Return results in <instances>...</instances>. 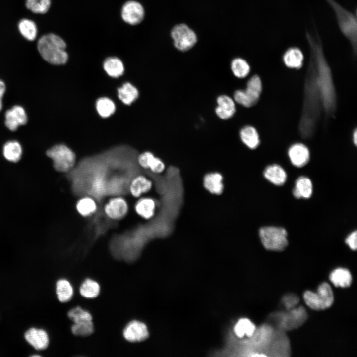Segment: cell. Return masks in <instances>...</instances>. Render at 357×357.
<instances>
[{"mask_svg": "<svg viewBox=\"0 0 357 357\" xmlns=\"http://www.w3.org/2000/svg\"><path fill=\"white\" fill-rule=\"evenodd\" d=\"M313 186L311 180L304 176L297 178L295 182V186L293 193L295 197L299 198H309L312 194Z\"/></svg>", "mask_w": 357, "mask_h": 357, "instance_id": "cell-20", "label": "cell"}, {"mask_svg": "<svg viewBox=\"0 0 357 357\" xmlns=\"http://www.w3.org/2000/svg\"><path fill=\"white\" fill-rule=\"evenodd\" d=\"M66 47L61 38L52 33L42 36L37 45L38 51L44 60L55 65L63 64L67 61Z\"/></svg>", "mask_w": 357, "mask_h": 357, "instance_id": "cell-1", "label": "cell"}, {"mask_svg": "<svg viewBox=\"0 0 357 357\" xmlns=\"http://www.w3.org/2000/svg\"><path fill=\"white\" fill-rule=\"evenodd\" d=\"M156 203L151 198H144L139 200L135 205L136 212L145 219H149L154 214Z\"/></svg>", "mask_w": 357, "mask_h": 357, "instance_id": "cell-26", "label": "cell"}, {"mask_svg": "<svg viewBox=\"0 0 357 357\" xmlns=\"http://www.w3.org/2000/svg\"><path fill=\"white\" fill-rule=\"evenodd\" d=\"M334 12L339 28L348 40L354 56L357 51V11H349L335 0H325Z\"/></svg>", "mask_w": 357, "mask_h": 357, "instance_id": "cell-2", "label": "cell"}, {"mask_svg": "<svg viewBox=\"0 0 357 357\" xmlns=\"http://www.w3.org/2000/svg\"><path fill=\"white\" fill-rule=\"evenodd\" d=\"M329 279L336 287L346 288L350 286L352 277L350 271L345 268H338L333 271Z\"/></svg>", "mask_w": 357, "mask_h": 357, "instance_id": "cell-21", "label": "cell"}, {"mask_svg": "<svg viewBox=\"0 0 357 357\" xmlns=\"http://www.w3.org/2000/svg\"><path fill=\"white\" fill-rule=\"evenodd\" d=\"M282 303L287 310L293 309L298 304L299 298L296 295L290 294L285 295L282 298Z\"/></svg>", "mask_w": 357, "mask_h": 357, "instance_id": "cell-37", "label": "cell"}, {"mask_svg": "<svg viewBox=\"0 0 357 357\" xmlns=\"http://www.w3.org/2000/svg\"><path fill=\"white\" fill-rule=\"evenodd\" d=\"M288 312L277 314L278 325L281 330H291L301 325L306 320L307 314L303 307H295Z\"/></svg>", "mask_w": 357, "mask_h": 357, "instance_id": "cell-7", "label": "cell"}, {"mask_svg": "<svg viewBox=\"0 0 357 357\" xmlns=\"http://www.w3.org/2000/svg\"><path fill=\"white\" fill-rule=\"evenodd\" d=\"M6 87L5 83L0 80V112L2 108V98L5 92Z\"/></svg>", "mask_w": 357, "mask_h": 357, "instance_id": "cell-41", "label": "cell"}, {"mask_svg": "<svg viewBox=\"0 0 357 357\" xmlns=\"http://www.w3.org/2000/svg\"><path fill=\"white\" fill-rule=\"evenodd\" d=\"M243 89L244 95L251 108L259 102L263 91L262 81L260 76L254 74L251 76Z\"/></svg>", "mask_w": 357, "mask_h": 357, "instance_id": "cell-10", "label": "cell"}, {"mask_svg": "<svg viewBox=\"0 0 357 357\" xmlns=\"http://www.w3.org/2000/svg\"><path fill=\"white\" fill-rule=\"evenodd\" d=\"M304 56L301 50L297 47H290L283 53L282 61L287 68L300 69L304 64Z\"/></svg>", "mask_w": 357, "mask_h": 357, "instance_id": "cell-14", "label": "cell"}, {"mask_svg": "<svg viewBox=\"0 0 357 357\" xmlns=\"http://www.w3.org/2000/svg\"><path fill=\"white\" fill-rule=\"evenodd\" d=\"M71 330L75 335L87 336L93 333L94 326L92 321L75 323L72 326Z\"/></svg>", "mask_w": 357, "mask_h": 357, "instance_id": "cell-35", "label": "cell"}, {"mask_svg": "<svg viewBox=\"0 0 357 357\" xmlns=\"http://www.w3.org/2000/svg\"><path fill=\"white\" fill-rule=\"evenodd\" d=\"M259 235L262 245L267 250L281 251L288 245L287 233L283 228L263 227L259 229Z\"/></svg>", "mask_w": 357, "mask_h": 357, "instance_id": "cell-3", "label": "cell"}, {"mask_svg": "<svg viewBox=\"0 0 357 357\" xmlns=\"http://www.w3.org/2000/svg\"><path fill=\"white\" fill-rule=\"evenodd\" d=\"M119 99L125 104H131L138 96L136 87L129 83L124 84L118 89Z\"/></svg>", "mask_w": 357, "mask_h": 357, "instance_id": "cell-29", "label": "cell"}, {"mask_svg": "<svg viewBox=\"0 0 357 357\" xmlns=\"http://www.w3.org/2000/svg\"><path fill=\"white\" fill-rule=\"evenodd\" d=\"M18 29L21 35L27 40H34L37 36L36 24L32 20L23 19L18 24Z\"/></svg>", "mask_w": 357, "mask_h": 357, "instance_id": "cell-30", "label": "cell"}, {"mask_svg": "<svg viewBox=\"0 0 357 357\" xmlns=\"http://www.w3.org/2000/svg\"><path fill=\"white\" fill-rule=\"evenodd\" d=\"M306 305L313 310H324L330 307L334 301V294L331 286L327 283L320 284L316 292L306 291L303 294Z\"/></svg>", "mask_w": 357, "mask_h": 357, "instance_id": "cell-4", "label": "cell"}, {"mask_svg": "<svg viewBox=\"0 0 357 357\" xmlns=\"http://www.w3.org/2000/svg\"><path fill=\"white\" fill-rule=\"evenodd\" d=\"M115 108L114 103L109 98H101L96 102L97 112L103 118H107L112 115Z\"/></svg>", "mask_w": 357, "mask_h": 357, "instance_id": "cell-32", "label": "cell"}, {"mask_svg": "<svg viewBox=\"0 0 357 357\" xmlns=\"http://www.w3.org/2000/svg\"><path fill=\"white\" fill-rule=\"evenodd\" d=\"M103 67L106 73L113 77H119L124 71L122 62L116 57L107 58L104 62Z\"/></svg>", "mask_w": 357, "mask_h": 357, "instance_id": "cell-27", "label": "cell"}, {"mask_svg": "<svg viewBox=\"0 0 357 357\" xmlns=\"http://www.w3.org/2000/svg\"><path fill=\"white\" fill-rule=\"evenodd\" d=\"M256 328L254 324L249 319L242 318L237 321L231 330L236 336L241 338L252 335Z\"/></svg>", "mask_w": 357, "mask_h": 357, "instance_id": "cell-25", "label": "cell"}, {"mask_svg": "<svg viewBox=\"0 0 357 357\" xmlns=\"http://www.w3.org/2000/svg\"><path fill=\"white\" fill-rule=\"evenodd\" d=\"M26 341L35 349H46L49 343V338L46 331L42 329L31 328L24 334Z\"/></svg>", "mask_w": 357, "mask_h": 357, "instance_id": "cell-15", "label": "cell"}, {"mask_svg": "<svg viewBox=\"0 0 357 357\" xmlns=\"http://www.w3.org/2000/svg\"><path fill=\"white\" fill-rule=\"evenodd\" d=\"M346 243L353 250H356L357 247V232L355 230L351 233L345 240Z\"/></svg>", "mask_w": 357, "mask_h": 357, "instance_id": "cell-40", "label": "cell"}, {"mask_svg": "<svg viewBox=\"0 0 357 357\" xmlns=\"http://www.w3.org/2000/svg\"><path fill=\"white\" fill-rule=\"evenodd\" d=\"M99 292L100 286L99 284L90 279H86L80 287L81 295L86 298H94L99 295Z\"/></svg>", "mask_w": 357, "mask_h": 357, "instance_id": "cell-31", "label": "cell"}, {"mask_svg": "<svg viewBox=\"0 0 357 357\" xmlns=\"http://www.w3.org/2000/svg\"><path fill=\"white\" fill-rule=\"evenodd\" d=\"M56 291L58 299L61 302L70 300L73 294L72 286L65 279H60L57 282Z\"/></svg>", "mask_w": 357, "mask_h": 357, "instance_id": "cell-28", "label": "cell"}, {"mask_svg": "<svg viewBox=\"0 0 357 357\" xmlns=\"http://www.w3.org/2000/svg\"><path fill=\"white\" fill-rule=\"evenodd\" d=\"M5 124L11 131L16 130L27 122V116L24 109L15 105L7 110L5 114Z\"/></svg>", "mask_w": 357, "mask_h": 357, "instance_id": "cell-12", "label": "cell"}, {"mask_svg": "<svg viewBox=\"0 0 357 357\" xmlns=\"http://www.w3.org/2000/svg\"><path fill=\"white\" fill-rule=\"evenodd\" d=\"M164 163L159 158L155 157L149 169L154 173L159 174L162 173L165 169Z\"/></svg>", "mask_w": 357, "mask_h": 357, "instance_id": "cell-39", "label": "cell"}, {"mask_svg": "<svg viewBox=\"0 0 357 357\" xmlns=\"http://www.w3.org/2000/svg\"><path fill=\"white\" fill-rule=\"evenodd\" d=\"M239 137L243 144L251 150L257 148L261 143L258 130L251 125H246L241 128Z\"/></svg>", "mask_w": 357, "mask_h": 357, "instance_id": "cell-17", "label": "cell"}, {"mask_svg": "<svg viewBox=\"0 0 357 357\" xmlns=\"http://www.w3.org/2000/svg\"><path fill=\"white\" fill-rule=\"evenodd\" d=\"M2 153L3 156L7 161L16 163L21 159L22 148L18 141L10 140L4 144Z\"/></svg>", "mask_w": 357, "mask_h": 357, "instance_id": "cell-22", "label": "cell"}, {"mask_svg": "<svg viewBox=\"0 0 357 357\" xmlns=\"http://www.w3.org/2000/svg\"><path fill=\"white\" fill-rule=\"evenodd\" d=\"M51 5V0H26V6L31 11L36 13H45Z\"/></svg>", "mask_w": 357, "mask_h": 357, "instance_id": "cell-34", "label": "cell"}, {"mask_svg": "<svg viewBox=\"0 0 357 357\" xmlns=\"http://www.w3.org/2000/svg\"><path fill=\"white\" fill-rule=\"evenodd\" d=\"M95 202L89 197L81 199L76 204V209L80 214L83 216H89L96 210Z\"/></svg>", "mask_w": 357, "mask_h": 357, "instance_id": "cell-33", "label": "cell"}, {"mask_svg": "<svg viewBox=\"0 0 357 357\" xmlns=\"http://www.w3.org/2000/svg\"><path fill=\"white\" fill-rule=\"evenodd\" d=\"M204 188L213 194L219 195L224 190L223 177L219 172L206 174L203 180Z\"/></svg>", "mask_w": 357, "mask_h": 357, "instance_id": "cell-18", "label": "cell"}, {"mask_svg": "<svg viewBox=\"0 0 357 357\" xmlns=\"http://www.w3.org/2000/svg\"><path fill=\"white\" fill-rule=\"evenodd\" d=\"M46 154L53 160L55 170L59 172H67L71 170L75 164V154L64 144L53 146L47 150Z\"/></svg>", "mask_w": 357, "mask_h": 357, "instance_id": "cell-5", "label": "cell"}, {"mask_svg": "<svg viewBox=\"0 0 357 357\" xmlns=\"http://www.w3.org/2000/svg\"><path fill=\"white\" fill-rule=\"evenodd\" d=\"M152 182L143 176H138L134 178L129 186L131 194L135 197H139L142 193L149 191Z\"/></svg>", "mask_w": 357, "mask_h": 357, "instance_id": "cell-23", "label": "cell"}, {"mask_svg": "<svg viewBox=\"0 0 357 357\" xmlns=\"http://www.w3.org/2000/svg\"><path fill=\"white\" fill-rule=\"evenodd\" d=\"M154 155L150 152H145L141 154L138 158L139 165L144 168H150L154 159Z\"/></svg>", "mask_w": 357, "mask_h": 357, "instance_id": "cell-38", "label": "cell"}, {"mask_svg": "<svg viewBox=\"0 0 357 357\" xmlns=\"http://www.w3.org/2000/svg\"><path fill=\"white\" fill-rule=\"evenodd\" d=\"M230 67L234 76L238 79L246 78L251 71L249 63L246 60L240 57L234 59L231 61Z\"/></svg>", "mask_w": 357, "mask_h": 357, "instance_id": "cell-24", "label": "cell"}, {"mask_svg": "<svg viewBox=\"0 0 357 357\" xmlns=\"http://www.w3.org/2000/svg\"><path fill=\"white\" fill-rule=\"evenodd\" d=\"M288 155L291 163L297 167H302L307 164L310 159V151L303 143L296 142L290 146Z\"/></svg>", "mask_w": 357, "mask_h": 357, "instance_id": "cell-9", "label": "cell"}, {"mask_svg": "<svg viewBox=\"0 0 357 357\" xmlns=\"http://www.w3.org/2000/svg\"><path fill=\"white\" fill-rule=\"evenodd\" d=\"M171 36L175 47L181 52L191 49L197 41L195 32L184 23L174 26L171 31Z\"/></svg>", "mask_w": 357, "mask_h": 357, "instance_id": "cell-6", "label": "cell"}, {"mask_svg": "<svg viewBox=\"0 0 357 357\" xmlns=\"http://www.w3.org/2000/svg\"><path fill=\"white\" fill-rule=\"evenodd\" d=\"M124 338L131 342L143 341L149 336L147 326L143 322L133 320L124 328L123 332Z\"/></svg>", "mask_w": 357, "mask_h": 357, "instance_id": "cell-11", "label": "cell"}, {"mask_svg": "<svg viewBox=\"0 0 357 357\" xmlns=\"http://www.w3.org/2000/svg\"><path fill=\"white\" fill-rule=\"evenodd\" d=\"M264 177L274 185L280 186L284 184L287 174L284 169L278 164L268 166L264 171Z\"/></svg>", "mask_w": 357, "mask_h": 357, "instance_id": "cell-19", "label": "cell"}, {"mask_svg": "<svg viewBox=\"0 0 357 357\" xmlns=\"http://www.w3.org/2000/svg\"><path fill=\"white\" fill-rule=\"evenodd\" d=\"M128 210L125 200L120 197L111 199L105 206L104 211L110 218L119 220L124 217Z\"/></svg>", "mask_w": 357, "mask_h": 357, "instance_id": "cell-16", "label": "cell"}, {"mask_svg": "<svg viewBox=\"0 0 357 357\" xmlns=\"http://www.w3.org/2000/svg\"><path fill=\"white\" fill-rule=\"evenodd\" d=\"M144 16V8L142 5L137 1H127L122 6L121 17L123 21L128 24H139L143 20Z\"/></svg>", "mask_w": 357, "mask_h": 357, "instance_id": "cell-8", "label": "cell"}, {"mask_svg": "<svg viewBox=\"0 0 357 357\" xmlns=\"http://www.w3.org/2000/svg\"><path fill=\"white\" fill-rule=\"evenodd\" d=\"M216 103L217 105L215 109V113L219 118L227 120L234 116L236 109L233 98L227 95H220L217 97Z\"/></svg>", "mask_w": 357, "mask_h": 357, "instance_id": "cell-13", "label": "cell"}, {"mask_svg": "<svg viewBox=\"0 0 357 357\" xmlns=\"http://www.w3.org/2000/svg\"><path fill=\"white\" fill-rule=\"evenodd\" d=\"M68 316L74 323L92 321V319L90 313L79 306L69 311Z\"/></svg>", "mask_w": 357, "mask_h": 357, "instance_id": "cell-36", "label": "cell"}]
</instances>
